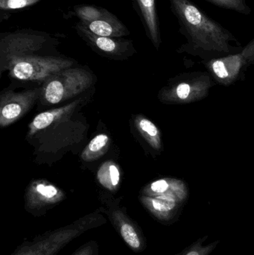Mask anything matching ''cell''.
I'll return each mask as SVG.
<instances>
[{"label": "cell", "mask_w": 254, "mask_h": 255, "mask_svg": "<svg viewBox=\"0 0 254 255\" xmlns=\"http://www.w3.org/2000/svg\"><path fill=\"white\" fill-rule=\"evenodd\" d=\"M213 85L214 82L207 73H189L163 88L158 97L165 104H189L207 97Z\"/></svg>", "instance_id": "cell-6"}, {"label": "cell", "mask_w": 254, "mask_h": 255, "mask_svg": "<svg viewBox=\"0 0 254 255\" xmlns=\"http://www.w3.org/2000/svg\"><path fill=\"white\" fill-rule=\"evenodd\" d=\"M41 88L22 92L5 91L0 97V127L4 128L17 121L31 110L40 100Z\"/></svg>", "instance_id": "cell-10"}, {"label": "cell", "mask_w": 254, "mask_h": 255, "mask_svg": "<svg viewBox=\"0 0 254 255\" xmlns=\"http://www.w3.org/2000/svg\"><path fill=\"white\" fill-rule=\"evenodd\" d=\"M59 40L52 34L37 30H16L0 35V65L1 73L15 58L40 53L54 49Z\"/></svg>", "instance_id": "cell-3"}, {"label": "cell", "mask_w": 254, "mask_h": 255, "mask_svg": "<svg viewBox=\"0 0 254 255\" xmlns=\"http://www.w3.org/2000/svg\"><path fill=\"white\" fill-rule=\"evenodd\" d=\"M208 238L209 236L207 235L203 238H198L191 245L188 246L180 253L174 255H210L220 244V241H216L210 244H204Z\"/></svg>", "instance_id": "cell-21"}, {"label": "cell", "mask_w": 254, "mask_h": 255, "mask_svg": "<svg viewBox=\"0 0 254 255\" xmlns=\"http://www.w3.org/2000/svg\"><path fill=\"white\" fill-rule=\"evenodd\" d=\"M76 31L92 49L113 58H125L134 52L133 42L125 39L102 37L89 31L80 22L76 25Z\"/></svg>", "instance_id": "cell-11"}, {"label": "cell", "mask_w": 254, "mask_h": 255, "mask_svg": "<svg viewBox=\"0 0 254 255\" xmlns=\"http://www.w3.org/2000/svg\"><path fill=\"white\" fill-rule=\"evenodd\" d=\"M81 23L94 34L102 37L120 38L130 34L128 28L113 13L94 22Z\"/></svg>", "instance_id": "cell-15"}, {"label": "cell", "mask_w": 254, "mask_h": 255, "mask_svg": "<svg viewBox=\"0 0 254 255\" xmlns=\"http://www.w3.org/2000/svg\"><path fill=\"white\" fill-rule=\"evenodd\" d=\"M105 203V214L125 244L134 253L144 252L147 247L146 237L138 223L128 215L126 208L113 200H107Z\"/></svg>", "instance_id": "cell-7"}, {"label": "cell", "mask_w": 254, "mask_h": 255, "mask_svg": "<svg viewBox=\"0 0 254 255\" xmlns=\"http://www.w3.org/2000/svg\"><path fill=\"white\" fill-rule=\"evenodd\" d=\"M99 248L95 241H89L81 246L72 255H98Z\"/></svg>", "instance_id": "cell-24"}, {"label": "cell", "mask_w": 254, "mask_h": 255, "mask_svg": "<svg viewBox=\"0 0 254 255\" xmlns=\"http://www.w3.org/2000/svg\"><path fill=\"white\" fill-rule=\"evenodd\" d=\"M140 202L148 212L161 224L171 225L177 221L181 214L183 204L174 199L163 197H150L140 195Z\"/></svg>", "instance_id": "cell-13"}, {"label": "cell", "mask_w": 254, "mask_h": 255, "mask_svg": "<svg viewBox=\"0 0 254 255\" xmlns=\"http://www.w3.org/2000/svg\"><path fill=\"white\" fill-rule=\"evenodd\" d=\"M134 8L141 19L146 34L157 49L161 43L159 20L155 0H132Z\"/></svg>", "instance_id": "cell-14"}, {"label": "cell", "mask_w": 254, "mask_h": 255, "mask_svg": "<svg viewBox=\"0 0 254 255\" xmlns=\"http://www.w3.org/2000/svg\"><path fill=\"white\" fill-rule=\"evenodd\" d=\"M104 214L105 210L99 208L70 224L40 234L18 246L10 255H57L81 235L105 225Z\"/></svg>", "instance_id": "cell-2"}, {"label": "cell", "mask_w": 254, "mask_h": 255, "mask_svg": "<svg viewBox=\"0 0 254 255\" xmlns=\"http://www.w3.org/2000/svg\"><path fill=\"white\" fill-rule=\"evenodd\" d=\"M173 13L192 49L201 52L229 54L235 40L222 25L209 18L189 0H169Z\"/></svg>", "instance_id": "cell-1"}, {"label": "cell", "mask_w": 254, "mask_h": 255, "mask_svg": "<svg viewBox=\"0 0 254 255\" xmlns=\"http://www.w3.org/2000/svg\"><path fill=\"white\" fill-rule=\"evenodd\" d=\"M43 52L15 58L7 64L5 70L13 79L20 81L46 82L54 75L73 67V60Z\"/></svg>", "instance_id": "cell-4"}, {"label": "cell", "mask_w": 254, "mask_h": 255, "mask_svg": "<svg viewBox=\"0 0 254 255\" xmlns=\"http://www.w3.org/2000/svg\"><path fill=\"white\" fill-rule=\"evenodd\" d=\"M110 142V137L105 133L96 135L82 152V160L86 162L98 160L107 152Z\"/></svg>", "instance_id": "cell-19"}, {"label": "cell", "mask_w": 254, "mask_h": 255, "mask_svg": "<svg viewBox=\"0 0 254 255\" xmlns=\"http://www.w3.org/2000/svg\"><path fill=\"white\" fill-rule=\"evenodd\" d=\"M252 64H254V39L240 53L212 59L206 66L215 80L228 86Z\"/></svg>", "instance_id": "cell-8"}, {"label": "cell", "mask_w": 254, "mask_h": 255, "mask_svg": "<svg viewBox=\"0 0 254 255\" xmlns=\"http://www.w3.org/2000/svg\"><path fill=\"white\" fill-rule=\"evenodd\" d=\"M136 128L140 135L144 138L148 144L155 151H161L162 149V139L159 128L150 120L143 115H137L134 121Z\"/></svg>", "instance_id": "cell-17"}, {"label": "cell", "mask_w": 254, "mask_h": 255, "mask_svg": "<svg viewBox=\"0 0 254 255\" xmlns=\"http://www.w3.org/2000/svg\"><path fill=\"white\" fill-rule=\"evenodd\" d=\"M109 10L92 4H79L74 7V14L82 23H89L111 14Z\"/></svg>", "instance_id": "cell-20"}, {"label": "cell", "mask_w": 254, "mask_h": 255, "mask_svg": "<svg viewBox=\"0 0 254 255\" xmlns=\"http://www.w3.org/2000/svg\"><path fill=\"white\" fill-rule=\"evenodd\" d=\"M92 81V75L85 69H66L43 82L40 100L44 104L63 103L87 90Z\"/></svg>", "instance_id": "cell-5"}, {"label": "cell", "mask_w": 254, "mask_h": 255, "mask_svg": "<svg viewBox=\"0 0 254 255\" xmlns=\"http://www.w3.org/2000/svg\"><path fill=\"white\" fill-rule=\"evenodd\" d=\"M66 197L65 193L61 189L49 181L36 180L25 190V209L34 217H42Z\"/></svg>", "instance_id": "cell-9"}, {"label": "cell", "mask_w": 254, "mask_h": 255, "mask_svg": "<svg viewBox=\"0 0 254 255\" xmlns=\"http://www.w3.org/2000/svg\"><path fill=\"white\" fill-rule=\"evenodd\" d=\"M41 0H0V19H7L10 13L27 8L40 2Z\"/></svg>", "instance_id": "cell-22"}, {"label": "cell", "mask_w": 254, "mask_h": 255, "mask_svg": "<svg viewBox=\"0 0 254 255\" xmlns=\"http://www.w3.org/2000/svg\"><path fill=\"white\" fill-rule=\"evenodd\" d=\"M79 103V100H76L59 109H52L37 115L28 127V136H33L40 130L50 127L56 121H60L67 115H70L77 107Z\"/></svg>", "instance_id": "cell-16"}, {"label": "cell", "mask_w": 254, "mask_h": 255, "mask_svg": "<svg viewBox=\"0 0 254 255\" xmlns=\"http://www.w3.org/2000/svg\"><path fill=\"white\" fill-rule=\"evenodd\" d=\"M97 179L104 188L111 192L116 191L120 183L119 166L113 161L103 163L97 172Z\"/></svg>", "instance_id": "cell-18"}, {"label": "cell", "mask_w": 254, "mask_h": 255, "mask_svg": "<svg viewBox=\"0 0 254 255\" xmlns=\"http://www.w3.org/2000/svg\"><path fill=\"white\" fill-rule=\"evenodd\" d=\"M140 195L150 197H163L174 199L184 205L189 199L187 184L177 178H164L152 181L143 187Z\"/></svg>", "instance_id": "cell-12"}, {"label": "cell", "mask_w": 254, "mask_h": 255, "mask_svg": "<svg viewBox=\"0 0 254 255\" xmlns=\"http://www.w3.org/2000/svg\"><path fill=\"white\" fill-rule=\"evenodd\" d=\"M219 7L237 10L243 13H250V9L248 7L245 0H207Z\"/></svg>", "instance_id": "cell-23"}]
</instances>
